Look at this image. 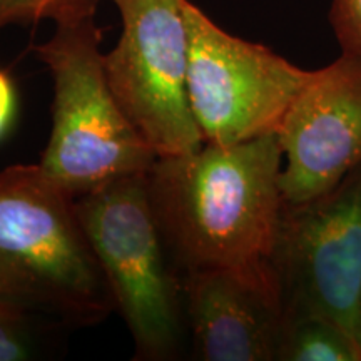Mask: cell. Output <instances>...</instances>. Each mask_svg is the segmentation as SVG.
I'll list each match as a JSON object with an SVG mask.
<instances>
[{
  "mask_svg": "<svg viewBox=\"0 0 361 361\" xmlns=\"http://www.w3.org/2000/svg\"><path fill=\"white\" fill-rule=\"evenodd\" d=\"M274 264L281 286L283 310L323 316L358 343L360 169L318 200L284 204Z\"/></svg>",
  "mask_w": 361,
  "mask_h": 361,
  "instance_id": "7",
  "label": "cell"
},
{
  "mask_svg": "<svg viewBox=\"0 0 361 361\" xmlns=\"http://www.w3.org/2000/svg\"><path fill=\"white\" fill-rule=\"evenodd\" d=\"M17 111V94L11 75L0 71V139L11 129Z\"/></svg>",
  "mask_w": 361,
  "mask_h": 361,
  "instance_id": "14",
  "label": "cell"
},
{
  "mask_svg": "<svg viewBox=\"0 0 361 361\" xmlns=\"http://www.w3.org/2000/svg\"><path fill=\"white\" fill-rule=\"evenodd\" d=\"M75 209L134 340V358H178L188 323L183 274L157 223L147 174L92 189L75 197Z\"/></svg>",
  "mask_w": 361,
  "mask_h": 361,
  "instance_id": "4",
  "label": "cell"
},
{
  "mask_svg": "<svg viewBox=\"0 0 361 361\" xmlns=\"http://www.w3.org/2000/svg\"><path fill=\"white\" fill-rule=\"evenodd\" d=\"M40 350L35 316L0 305V361L32 360Z\"/></svg>",
  "mask_w": 361,
  "mask_h": 361,
  "instance_id": "12",
  "label": "cell"
},
{
  "mask_svg": "<svg viewBox=\"0 0 361 361\" xmlns=\"http://www.w3.org/2000/svg\"><path fill=\"white\" fill-rule=\"evenodd\" d=\"M0 305L69 326L116 310L75 197L39 164L0 171Z\"/></svg>",
  "mask_w": 361,
  "mask_h": 361,
  "instance_id": "2",
  "label": "cell"
},
{
  "mask_svg": "<svg viewBox=\"0 0 361 361\" xmlns=\"http://www.w3.org/2000/svg\"><path fill=\"white\" fill-rule=\"evenodd\" d=\"M192 355L201 361L276 360L281 298L228 271L183 274Z\"/></svg>",
  "mask_w": 361,
  "mask_h": 361,
  "instance_id": "9",
  "label": "cell"
},
{
  "mask_svg": "<svg viewBox=\"0 0 361 361\" xmlns=\"http://www.w3.org/2000/svg\"><path fill=\"white\" fill-rule=\"evenodd\" d=\"M284 204L336 189L361 168V56L311 71L278 129Z\"/></svg>",
  "mask_w": 361,
  "mask_h": 361,
  "instance_id": "8",
  "label": "cell"
},
{
  "mask_svg": "<svg viewBox=\"0 0 361 361\" xmlns=\"http://www.w3.org/2000/svg\"><path fill=\"white\" fill-rule=\"evenodd\" d=\"M97 0H0V29L51 19L57 22L96 12Z\"/></svg>",
  "mask_w": 361,
  "mask_h": 361,
  "instance_id": "11",
  "label": "cell"
},
{
  "mask_svg": "<svg viewBox=\"0 0 361 361\" xmlns=\"http://www.w3.org/2000/svg\"><path fill=\"white\" fill-rule=\"evenodd\" d=\"M331 22L343 52L361 56V0H333Z\"/></svg>",
  "mask_w": 361,
  "mask_h": 361,
  "instance_id": "13",
  "label": "cell"
},
{
  "mask_svg": "<svg viewBox=\"0 0 361 361\" xmlns=\"http://www.w3.org/2000/svg\"><path fill=\"white\" fill-rule=\"evenodd\" d=\"M358 345H360V350H361V318H360V326H358Z\"/></svg>",
  "mask_w": 361,
  "mask_h": 361,
  "instance_id": "15",
  "label": "cell"
},
{
  "mask_svg": "<svg viewBox=\"0 0 361 361\" xmlns=\"http://www.w3.org/2000/svg\"><path fill=\"white\" fill-rule=\"evenodd\" d=\"M276 134L157 157L149 196L180 274L228 271L281 298L276 250L284 200Z\"/></svg>",
  "mask_w": 361,
  "mask_h": 361,
  "instance_id": "1",
  "label": "cell"
},
{
  "mask_svg": "<svg viewBox=\"0 0 361 361\" xmlns=\"http://www.w3.org/2000/svg\"><path fill=\"white\" fill-rule=\"evenodd\" d=\"M56 25L52 37L34 47L54 80L52 129L40 169L74 197L111 180L147 174L157 156L107 82L94 12Z\"/></svg>",
  "mask_w": 361,
  "mask_h": 361,
  "instance_id": "3",
  "label": "cell"
},
{
  "mask_svg": "<svg viewBox=\"0 0 361 361\" xmlns=\"http://www.w3.org/2000/svg\"><path fill=\"white\" fill-rule=\"evenodd\" d=\"M276 360L361 361V350L355 338L323 316L283 310Z\"/></svg>",
  "mask_w": 361,
  "mask_h": 361,
  "instance_id": "10",
  "label": "cell"
},
{
  "mask_svg": "<svg viewBox=\"0 0 361 361\" xmlns=\"http://www.w3.org/2000/svg\"><path fill=\"white\" fill-rule=\"evenodd\" d=\"M123 34L104 71L126 116L157 157L204 146L188 92L186 0H112Z\"/></svg>",
  "mask_w": 361,
  "mask_h": 361,
  "instance_id": "5",
  "label": "cell"
},
{
  "mask_svg": "<svg viewBox=\"0 0 361 361\" xmlns=\"http://www.w3.org/2000/svg\"><path fill=\"white\" fill-rule=\"evenodd\" d=\"M192 114L207 144L229 146L276 134L311 71L216 25L186 0Z\"/></svg>",
  "mask_w": 361,
  "mask_h": 361,
  "instance_id": "6",
  "label": "cell"
}]
</instances>
